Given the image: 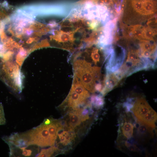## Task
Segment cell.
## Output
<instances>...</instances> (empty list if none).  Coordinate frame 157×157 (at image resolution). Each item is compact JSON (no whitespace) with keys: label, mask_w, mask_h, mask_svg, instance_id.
Listing matches in <instances>:
<instances>
[{"label":"cell","mask_w":157,"mask_h":157,"mask_svg":"<svg viewBox=\"0 0 157 157\" xmlns=\"http://www.w3.org/2000/svg\"><path fill=\"white\" fill-rule=\"evenodd\" d=\"M74 74L84 87L92 93L95 92V86L100 82L101 68L92 67L90 63L84 60H77L73 62Z\"/></svg>","instance_id":"obj_1"},{"label":"cell","mask_w":157,"mask_h":157,"mask_svg":"<svg viewBox=\"0 0 157 157\" xmlns=\"http://www.w3.org/2000/svg\"><path fill=\"white\" fill-rule=\"evenodd\" d=\"M19 134L27 146L33 145L44 147L53 146L55 142L50 134L47 124L43 122L38 126Z\"/></svg>","instance_id":"obj_2"},{"label":"cell","mask_w":157,"mask_h":157,"mask_svg":"<svg viewBox=\"0 0 157 157\" xmlns=\"http://www.w3.org/2000/svg\"><path fill=\"white\" fill-rule=\"evenodd\" d=\"M83 108L72 110L68 114V117L64 123L68 130L74 131L81 123L86 120L82 116Z\"/></svg>","instance_id":"obj_3"},{"label":"cell","mask_w":157,"mask_h":157,"mask_svg":"<svg viewBox=\"0 0 157 157\" xmlns=\"http://www.w3.org/2000/svg\"><path fill=\"white\" fill-rule=\"evenodd\" d=\"M152 108L143 97L139 98L134 102L131 109L133 114L140 122L143 117Z\"/></svg>","instance_id":"obj_4"},{"label":"cell","mask_w":157,"mask_h":157,"mask_svg":"<svg viewBox=\"0 0 157 157\" xmlns=\"http://www.w3.org/2000/svg\"><path fill=\"white\" fill-rule=\"evenodd\" d=\"M86 100L87 99L71 89L67 97L61 105H66L72 110H74L82 108L80 107L86 104Z\"/></svg>","instance_id":"obj_5"},{"label":"cell","mask_w":157,"mask_h":157,"mask_svg":"<svg viewBox=\"0 0 157 157\" xmlns=\"http://www.w3.org/2000/svg\"><path fill=\"white\" fill-rule=\"evenodd\" d=\"M134 126L131 122L124 118L121 121L119 128V134L117 142L129 139L132 136Z\"/></svg>","instance_id":"obj_6"},{"label":"cell","mask_w":157,"mask_h":157,"mask_svg":"<svg viewBox=\"0 0 157 157\" xmlns=\"http://www.w3.org/2000/svg\"><path fill=\"white\" fill-rule=\"evenodd\" d=\"M121 79L115 72H106L103 82V87L101 92V95H105L117 85Z\"/></svg>","instance_id":"obj_7"},{"label":"cell","mask_w":157,"mask_h":157,"mask_svg":"<svg viewBox=\"0 0 157 157\" xmlns=\"http://www.w3.org/2000/svg\"><path fill=\"white\" fill-rule=\"evenodd\" d=\"M38 147L31 145L26 147L10 148V156H36L39 153Z\"/></svg>","instance_id":"obj_8"},{"label":"cell","mask_w":157,"mask_h":157,"mask_svg":"<svg viewBox=\"0 0 157 157\" xmlns=\"http://www.w3.org/2000/svg\"><path fill=\"white\" fill-rule=\"evenodd\" d=\"M71 89L87 99L90 97V94L88 90L74 74Z\"/></svg>","instance_id":"obj_9"},{"label":"cell","mask_w":157,"mask_h":157,"mask_svg":"<svg viewBox=\"0 0 157 157\" xmlns=\"http://www.w3.org/2000/svg\"><path fill=\"white\" fill-rule=\"evenodd\" d=\"M157 120V113L152 108L146 114L139 122L152 128L155 127Z\"/></svg>","instance_id":"obj_10"},{"label":"cell","mask_w":157,"mask_h":157,"mask_svg":"<svg viewBox=\"0 0 157 157\" xmlns=\"http://www.w3.org/2000/svg\"><path fill=\"white\" fill-rule=\"evenodd\" d=\"M143 3V8L142 15H151L156 11V4L153 0H142Z\"/></svg>","instance_id":"obj_11"},{"label":"cell","mask_w":157,"mask_h":157,"mask_svg":"<svg viewBox=\"0 0 157 157\" xmlns=\"http://www.w3.org/2000/svg\"><path fill=\"white\" fill-rule=\"evenodd\" d=\"M144 27L140 25H136L130 26L129 28V34L134 38L142 40V31Z\"/></svg>","instance_id":"obj_12"},{"label":"cell","mask_w":157,"mask_h":157,"mask_svg":"<svg viewBox=\"0 0 157 157\" xmlns=\"http://www.w3.org/2000/svg\"><path fill=\"white\" fill-rule=\"evenodd\" d=\"M59 150L57 147L51 146L46 149L41 150L36 156V157H51L57 154Z\"/></svg>","instance_id":"obj_13"},{"label":"cell","mask_w":157,"mask_h":157,"mask_svg":"<svg viewBox=\"0 0 157 157\" xmlns=\"http://www.w3.org/2000/svg\"><path fill=\"white\" fill-rule=\"evenodd\" d=\"M90 102L95 108L98 109L103 107L104 104V101L102 95H94L91 97Z\"/></svg>","instance_id":"obj_14"},{"label":"cell","mask_w":157,"mask_h":157,"mask_svg":"<svg viewBox=\"0 0 157 157\" xmlns=\"http://www.w3.org/2000/svg\"><path fill=\"white\" fill-rule=\"evenodd\" d=\"M156 34V30L150 27H144L142 32V40H149L154 39V36Z\"/></svg>","instance_id":"obj_15"},{"label":"cell","mask_w":157,"mask_h":157,"mask_svg":"<svg viewBox=\"0 0 157 157\" xmlns=\"http://www.w3.org/2000/svg\"><path fill=\"white\" fill-rule=\"evenodd\" d=\"M131 3L133 9L137 13L142 14L143 3L142 0H131Z\"/></svg>","instance_id":"obj_16"},{"label":"cell","mask_w":157,"mask_h":157,"mask_svg":"<svg viewBox=\"0 0 157 157\" xmlns=\"http://www.w3.org/2000/svg\"><path fill=\"white\" fill-rule=\"evenodd\" d=\"M91 58L95 65H97L99 62L100 56L98 49H93L91 54Z\"/></svg>","instance_id":"obj_17"},{"label":"cell","mask_w":157,"mask_h":157,"mask_svg":"<svg viewBox=\"0 0 157 157\" xmlns=\"http://www.w3.org/2000/svg\"><path fill=\"white\" fill-rule=\"evenodd\" d=\"M3 107L1 103H0V125H4L6 123Z\"/></svg>","instance_id":"obj_18"}]
</instances>
